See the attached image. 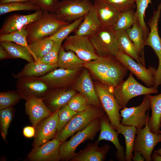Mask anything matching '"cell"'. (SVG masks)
<instances>
[{
	"instance_id": "cell-1",
	"label": "cell",
	"mask_w": 161,
	"mask_h": 161,
	"mask_svg": "<svg viewBox=\"0 0 161 161\" xmlns=\"http://www.w3.org/2000/svg\"><path fill=\"white\" fill-rule=\"evenodd\" d=\"M69 23L58 19L53 13L44 11L39 19L27 26V42L29 44L51 36Z\"/></svg>"
},
{
	"instance_id": "cell-2",
	"label": "cell",
	"mask_w": 161,
	"mask_h": 161,
	"mask_svg": "<svg viewBox=\"0 0 161 161\" xmlns=\"http://www.w3.org/2000/svg\"><path fill=\"white\" fill-rule=\"evenodd\" d=\"M103 108L90 105L86 109L76 114L59 132L57 133L55 138L62 143L66 141L75 133L81 130L93 120L105 115Z\"/></svg>"
},
{
	"instance_id": "cell-3",
	"label": "cell",
	"mask_w": 161,
	"mask_h": 161,
	"mask_svg": "<svg viewBox=\"0 0 161 161\" xmlns=\"http://www.w3.org/2000/svg\"><path fill=\"white\" fill-rule=\"evenodd\" d=\"M100 118L95 119L84 129L72 135L69 140L62 143L60 148V161H69L80 144L87 140H94L100 130Z\"/></svg>"
},
{
	"instance_id": "cell-4",
	"label": "cell",
	"mask_w": 161,
	"mask_h": 161,
	"mask_svg": "<svg viewBox=\"0 0 161 161\" xmlns=\"http://www.w3.org/2000/svg\"><path fill=\"white\" fill-rule=\"evenodd\" d=\"M114 96L118 103L123 108L126 107L129 101L135 97L156 94L157 89L154 87H145L138 83L130 73L128 78L113 88Z\"/></svg>"
},
{
	"instance_id": "cell-5",
	"label": "cell",
	"mask_w": 161,
	"mask_h": 161,
	"mask_svg": "<svg viewBox=\"0 0 161 161\" xmlns=\"http://www.w3.org/2000/svg\"><path fill=\"white\" fill-rule=\"evenodd\" d=\"M95 87L111 125L116 130L120 124L121 117L119 111L122 108L114 96L113 88L100 81L96 83Z\"/></svg>"
},
{
	"instance_id": "cell-6",
	"label": "cell",
	"mask_w": 161,
	"mask_h": 161,
	"mask_svg": "<svg viewBox=\"0 0 161 161\" xmlns=\"http://www.w3.org/2000/svg\"><path fill=\"white\" fill-rule=\"evenodd\" d=\"M93 6L90 0H62L53 13L58 19L69 23L84 16Z\"/></svg>"
},
{
	"instance_id": "cell-7",
	"label": "cell",
	"mask_w": 161,
	"mask_h": 161,
	"mask_svg": "<svg viewBox=\"0 0 161 161\" xmlns=\"http://www.w3.org/2000/svg\"><path fill=\"white\" fill-rule=\"evenodd\" d=\"M89 37L98 56L115 57L119 50L117 40L115 31L111 27L101 26Z\"/></svg>"
},
{
	"instance_id": "cell-8",
	"label": "cell",
	"mask_w": 161,
	"mask_h": 161,
	"mask_svg": "<svg viewBox=\"0 0 161 161\" xmlns=\"http://www.w3.org/2000/svg\"><path fill=\"white\" fill-rule=\"evenodd\" d=\"M149 95V94H148ZM151 109V104L148 95H145L142 103L136 107L123 108L120 111V124L134 126L137 129L144 127L149 119L148 112L147 111Z\"/></svg>"
},
{
	"instance_id": "cell-9",
	"label": "cell",
	"mask_w": 161,
	"mask_h": 161,
	"mask_svg": "<svg viewBox=\"0 0 161 161\" xmlns=\"http://www.w3.org/2000/svg\"><path fill=\"white\" fill-rule=\"evenodd\" d=\"M62 45L66 51L74 52L80 59L88 62L98 58L93 46L87 36L75 34L68 36Z\"/></svg>"
},
{
	"instance_id": "cell-10",
	"label": "cell",
	"mask_w": 161,
	"mask_h": 161,
	"mask_svg": "<svg viewBox=\"0 0 161 161\" xmlns=\"http://www.w3.org/2000/svg\"><path fill=\"white\" fill-rule=\"evenodd\" d=\"M160 142H161V133H153L149 127L147 123L143 128L137 129L133 151L140 152L145 160L151 161L153 149L156 145Z\"/></svg>"
},
{
	"instance_id": "cell-11",
	"label": "cell",
	"mask_w": 161,
	"mask_h": 161,
	"mask_svg": "<svg viewBox=\"0 0 161 161\" xmlns=\"http://www.w3.org/2000/svg\"><path fill=\"white\" fill-rule=\"evenodd\" d=\"M115 58L129 70L131 73L143 82L148 87H153L155 83V67L149 66L148 69L135 61L129 55L118 50Z\"/></svg>"
},
{
	"instance_id": "cell-12",
	"label": "cell",
	"mask_w": 161,
	"mask_h": 161,
	"mask_svg": "<svg viewBox=\"0 0 161 161\" xmlns=\"http://www.w3.org/2000/svg\"><path fill=\"white\" fill-rule=\"evenodd\" d=\"M58 125V110L40 122L35 128L33 147L41 146L55 138Z\"/></svg>"
},
{
	"instance_id": "cell-13",
	"label": "cell",
	"mask_w": 161,
	"mask_h": 161,
	"mask_svg": "<svg viewBox=\"0 0 161 161\" xmlns=\"http://www.w3.org/2000/svg\"><path fill=\"white\" fill-rule=\"evenodd\" d=\"M80 69L70 70L59 68L39 78L47 84L50 89L66 88L76 80Z\"/></svg>"
},
{
	"instance_id": "cell-14",
	"label": "cell",
	"mask_w": 161,
	"mask_h": 161,
	"mask_svg": "<svg viewBox=\"0 0 161 161\" xmlns=\"http://www.w3.org/2000/svg\"><path fill=\"white\" fill-rule=\"evenodd\" d=\"M61 143L59 140L54 138L41 146L33 147L27 158L30 161H59Z\"/></svg>"
},
{
	"instance_id": "cell-15",
	"label": "cell",
	"mask_w": 161,
	"mask_h": 161,
	"mask_svg": "<svg viewBox=\"0 0 161 161\" xmlns=\"http://www.w3.org/2000/svg\"><path fill=\"white\" fill-rule=\"evenodd\" d=\"M17 90L23 99L30 96L43 98L50 90L47 84L39 78L27 77L18 79Z\"/></svg>"
},
{
	"instance_id": "cell-16",
	"label": "cell",
	"mask_w": 161,
	"mask_h": 161,
	"mask_svg": "<svg viewBox=\"0 0 161 161\" xmlns=\"http://www.w3.org/2000/svg\"><path fill=\"white\" fill-rule=\"evenodd\" d=\"M25 100L26 113L35 128L40 122L54 113L47 107L42 98L32 95L28 97Z\"/></svg>"
},
{
	"instance_id": "cell-17",
	"label": "cell",
	"mask_w": 161,
	"mask_h": 161,
	"mask_svg": "<svg viewBox=\"0 0 161 161\" xmlns=\"http://www.w3.org/2000/svg\"><path fill=\"white\" fill-rule=\"evenodd\" d=\"M44 10H39L26 15L15 14L8 16L0 30V35L6 34L20 30L24 27L39 19Z\"/></svg>"
},
{
	"instance_id": "cell-18",
	"label": "cell",
	"mask_w": 161,
	"mask_h": 161,
	"mask_svg": "<svg viewBox=\"0 0 161 161\" xmlns=\"http://www.w3.org/2000/svg\"><path fill=\"white\" fill-rule=\"evenodd\" d=\"M74 88L86 98L90 104L103 108L87 69H84L78 77Z\"/></svg>"
},
{
	"instance_id": "cell-19",
	"label": "cell",
	"mask_w": 161,
	"mask_h": 161,
	"mask_svg": "<svg viewBox=\"0 0 161 161\" xmlns=\"http://www.w3.org/2000/svg\"><path fill=\"white\" fill-rule=\"evenodd\" d=\"M77 91L65 88L50 89L42 98L47 107L54 112L67 104Z\"/></svg>"
},
{
	"instance_id": "cell-20",
	"label": "cell",
	"mask_w": 161,
	"mask_h": 161,
	"mask_svg": "<svg viewBox=\"0 0 161 161\" xmlns=\"http://www.w3.org/2000/svg\"><path fill=\"white\" fill-rule=\"evenodd\" d=\"M97 140L90 143L84 148L75 153L69 161H103L105 160L110 146L106 144L99 147Z\"/></svg>"
},
{
	"instance_id": "cell-21",
	"label": "cell",
	"mask_w": 161,
	"mask_h": 161,
	"mask_svg": "<svg viewBox=\"0 0 161 161\" xmlns=\"http://www.w3.org/2000/svg\"><path fill=\"white\" fill-rule=\"evenodd\" d=\"M100 119V134L97 141L99 142L104 140L112 142L117 149L116 155L117 160L125 161V151L119 142L118 133L112 126L106 114L101 117Z\"/></svg>"
},
{
	"instance_id": "cell-22",
	"label": "cell",
	"mask_w": 161,
	"mask_h": 161,
	"mask_svg": "<svg viewBox=\"0 0 161 161\" xmlns=\"http://www.w3.org/2000/svg\"><path fill=\"white\" fill-rule=\"evenodd\" d=\"M58 67V63L53 64H45L38 61L28 62L24 68L16 74H13L15 78L43 76Z\"/></svg>"
},
{
	"instance_id": "cell-23",
	"label": "cell",
	"mask_w": 161,
	"mask_h": 161,
	"mask_svg": "<svg viewBox=\"0 0 161 161\" xmlns=\"http://www.w3.org/2000/svg\"><path fill=\"white\" fill-rule=\"evenodd\" d=\"M93 4L101 26L112 27L118 19L120 12L102 0H94Z\"/></svg>"
},
{
	"instance_id": "cell-24",
	"label": "cell",
	"mask_w": 161,
	"mask_h": 161,
	"mask_svg": "<svg viewBox=\"0 0 161 161\" xmlns=\"http://www.w3.org/2000/svg\"><path fill=\"white\" fill-rule=\"evenodd\" d=\"M116 58L114 56H99L97 59L86 62L84 67L101 82L110 71Z\"/></svg>"
},
{
	"instance_id": "cell-25",
	"label": "cell",
	"mask_w": 161,
	"mask_h": 161,
	"mask_svg": "<svg viewBox=\"0 0 161 161\" xmlns=\"http://www.w3.org/2000/svg\"><path fill=\"white\" fill-rule=\"evenodd\" d=\"M101 24L93 4L76 30L75 34L81 36H90L101 27Z\"/></svg>"
},
{
	"instance_id": "cell-26",
	"label": "cell",
	"mask_w": 161,
	"mask_h": 161,
	"mask_svg": "<svg viewBox=\"0 0 161 161\" xmlns=\"http://www.w3.org/2000/svg\"><path fill=\"white\" fill-rule=\"evenodd\" d=\"M86 62L79 58L71 51H66L62 45L60 49L58 64L60 68L74 70L84 67Z\"/></svg>"
},
{
	"instance_id": "cell-27",
	"label": "cell",
	"mask_w": 161,
	"mask_h": 161,
	"mask_svg": "<svg viewBox=\"0 0 161 161\" xmlns=\"http://www.w3.org/2000/svg\"><path fill=\"white\" fill-rule=\"evenodd\" d=\"M148 96L152 113L149 117L148 125L153 133L159 134L161 127V93L154 96L149 94Z\"/></svg>"
},
{
	"instance_id": "cell-28",
	"label": "cell",
	"mask_w": 161,
	"mask_h": 161,
	"mask_svg": "<svg viewBox=\"0 0 161 161\" xmlns=\"http://www.w3.org/2000/svg\"><path fill=\"white\" fill-rule=\"evenodd\" d=\"M118 50L129 55L137 63L143 65L140 56L134 45L128 37L125 31H115Z\"/></svg>"
},
{
	"instance_id": "cell-29",
	"label": "cell",
	"mask_w": 161,
	"mask_h": 161,
	"mask_svg": "<svg viewBox=\"0 0 161 161\" xmlns=\"http://www.w3.org/2000/svg\"><path fill=\"white\" fill-rule=\"evenodd\" d=\"M125 31L139 54L142 59L143 65L145 66L144 53L145 40L142 27L137 21L131 27L127 29Z\"/></svg>"
},
{
	"instance_id": "cell-30",
	"label": "cell",
	"mask_w": 161,
	"mask_h": 161,
	"mask_svg": "<svg viewBox=\"0 0 161 161\" xmlns=\"http://www.w3.org/2000/svg\"><path fill=\"white\" fill-rule=\"evenodd\" d=\"M118 134H122L125 140L126 151L125 159L126 161H131L134 146L137 128L130 126H125L120 124L116 129Z\"/></svg>"
},
{
	"instance_id": "cell-31",
	"label": "cell",
	"mask_w": 161,
	"mask_h": 161,
	"mask_svg": "<svg viewBox=\"0 0 161 161\" xmlns=\"http://www.w3.org/2000/svg\"><path fill=\"white\" fill-rule=\"evenodd\" d=\"M0 44L11 58H21L28 62L35 61L31 52L26 47L12 42L2 41Z\"/></svg>"
},
{
	"instance_id": "cell-32",
	"label": "cell",
	"mask_w": 161,
	"mask_h": 161,
	"mask_svg": "<svg viewBox=\"0 0 161 161\" xmlns=\"http://www.w3.org/2000/svg\"><path fill=\"white\" fill-rule=\"evenodd\" d=\"M54 42L48 37L28 44L29 49L35 61H38L49 51Z\"/></svg>"
},
{
	"instance_id": "cell-33",
	"label": "cell",
	"mask_w": 161,
	"mask_h": 161,
	"mask_svg": "<svg viewBox=\"0 0 161 161\" xmlns=\"http://www.w3.org/2000/svg\"><path fill=\"white\" fill-rule=\"evenodd\" d=\"M137 21L133 10H126L120 13L117 21L111 28L114 31H126L131 27Z\"/></svg>"
},
{
	"instance_id": "cell-34",
	"label": "cell",
	"mask_w": 161,
	"mask_h": 161,
	"mask_svg": "<svg viewBox=\"0 0 161 161\" xmlns=\"http://www.w3.org/2000/svg\"><path fill=\"white\" fill-rule=\"evenodd\" d=\"M41 10L30 1L25 2H14L0 4V15L17 11H36Z\"/></svg>"
},
{
	"instance_id": "cell-35",
	"label": "cell",
	"mask_w": 161,
	"mask_h": 161,
	"mask_svg": "<svg viewBox=\"0 0 161 161\" xmlns=\"http://www.w3.org/2000/svg\"><path fill=\"white\" fill-rule=\"evenodd\" d=\"M26 26L24 27L20 30L11 33L0 35V41L13 42L26 47L30 51L27 40V32Z\"/></svg>"
},
{
	"instance_id": "cell-36",
	"label": "cell",
	"mask_w": 161,
	"mask_h": 161,
	"mask_svg": "<svg viewBox=\"0 0 161 161\" xmlns=\"http://www.w3.org/2000/svg\"><path fill=\"white\" fill-rule=\"evenodd\" d=\"M136 10L135 12L137 20L142 27L144 34L145 41L149 32V29L144 21L145 10L149 4H151V0H135Z\"/></svg>"
},
{
	"instance_id": "cell-37",
	"label": "cell",
	"mask_w": 161,
	"mask_h": 161,
	"mask_svg": "<svg viewBox=\"0 0 161 161\" xmlns=\"http://www.w3.org/2000/svg\"><path fill=\"white\" fill-rule=\"evenodd\" d=\"M22 99L23 96L17 90L1 92L0 110L13 107Z\"/></svg>"
},
{
	"instance_id": "cell-38",
	"label": "cell",
	"mask_w": 161,
	"mask_h": 161,
	"mask_svg": "<svg viewBox=\"0 0 161 161\" xmlns=\"http://www.w3.org/2000/svg\"><path fill=\"white\" fill-rule=\"evenodd\" d=\"M84 17L78 19L71 23L63 26L49 38L54 41H64L72 32L75 31L83 20Z\"/></svg>"
},
{
	"instance_id": "cell-39",
	"label": "cell",
	"mask_w": 161,
	"mask_h": 161,
	"mask_svg": "<svg viewBox=\"0 0 161 161\" xmlns=\"http://www.w3.org/2000/svg\"><path fill=\"white\" fill-rule=\"evenodd\" d=\"M13 117V107L0 110V132L2 138L6 141L8 130Z\"/></svg>"
},
{
	"instance_id": "cell-40",
	"label": "cell",
	"mask_w": 161,
	"mask_h": 161,
	"mask_svg": "<svg viewBox=\"0 0 161 161\" xmlns=\"http://www.w3.org/2000/svg\"><path fill=\"white\" fill-rule=\"evenodd\" d=\"M67 105L72 110L78 112L86 109L90 104L86 98L78 92L72 97Z\"/></svg>"
},
{
	"instance_id": "cell-41",
	"label": "cell",
	"mask_w": 161,
	"mask_h": 161,
	"mask_svg": "<svg viewBox=\"0 0 161 161\" xmlns=\"http://www.w3.org/2000/svg\"><path fill=\"white\" fill-rule=\"evenodd\" d=\"M63 41L62 40L54 41L52 47L49 51L38 61L48 64L58 63L59 51Z\"/></svg>"
},
{
	"instance_id": "cell-42",
	"label": "cell",
	"mask_w": 161,
	"mask_h": 161,
	"mask_svg": "<svg viewBox=\"0 0 161 161\" xmlns=\"http://www.w3.org/2000/svg\"><path fill=\"white\" fill-rule=\"evenodd\" d=\"M77 112L71 109L67 104L58 110V133L60 131Z\"/></svg>"
},
{
	"instance_id": "cell-43",
	"label": "cell",
	"mask_w": 161,
	"mask_h": 161,
	"mask_svg": "<svg viewBox=\"0 0 161 161\" xmlns=\"http://www.w3.org/2000/svg\"><path fill=\"white\" fill-rule=\"evenodd\" d=\"M107 2L120 12L136 7L135 0H102Z\"/></svg>"
},
{
	"instance_id": "cell-44",
	"label": "cell",
	"mask_w": 161,
	"mask_h": 161,
	"mask_svg": "<svg viewBox=\"0 0 161 161\" xmlns=\"http://www.w3.org/2000/svg\"><path fill=\"white\" fill-rule=\"evenodd\" d=\"M33 4L38 7L40 9L54 13L58 0H31Z\"/></svg>"
},
{
	"instance_id": "cell-45",
	"label": "cell",
	"mask_w": 161,
	"mask_h": 161,
	"mask_svg": "<svg viewBox=\"0 0 161 161\" xmlns=\"http://www.w3.org/2000/svg\"><path fill=\"white\" fill-rule=\"evenodd\" d=\"M23 133L24 135L27 138L34 137L35 133V128L33 126H27L23 129Z\"/></svg>"
},
{
	"instance_id": "cell-46",
	"label": "cell",
	"mask_w": 161,
	"mask_h": 161,
	"mask_svg": "<svg viewBox=\"0 0 161 161\" xmlns=\"http://www.w3.org/2000/svg\"><path fill=\"white\" fill-rule=\"evenodd\" d=\"M8 58H11L9 54L5 49L0 45V59L2 60Z\"/></svg>"
},
{
	"instance_id": "cell-47",
	"label": "cell",
	"mask_w": 161,
	"mask_h": 161,
	"mask_svg": "<svg viewBox=\"0 0 161 161\" xmlns=\"http://www.w3.org/2000/svg\"><path fill=\"white\" fill-rule=\"evenodd\" d=\"M132 160L134 161H144V159L142 154L137 151H134Z\"/></svg>"
},
{
	"instance_id": "cell-48",
	"label": "cell",
	"mask_w": 161,
	"mask_h": 161,
	"mask_svg": "<svg viewBox=\"0 0 161 161\" xmlns=\"http://www.w3.org/2000/svg\"><path fill=\"white\" fill-rule=\"evenodd\" d=\"M31 0H1L0 4H4L7 3L14 2H25L30 1Z\"/></svg>"
},
{
	"instance_id": "cell-49",
	"label": "cell",
	"mask_w": 161,
	"mask_h": 161,
	"mask_svg": "<svg viewBox=\"0 0 161 161\" xmlns=\"http://www.w3.org/2000/svg\"><path fill=\"white\" fill-rule=\"evenodd\" d=\"M151 160L154 161H161V156L154 153L151 155Z\"/></svg>"
},
{
	"instance_id": "cell-50",
	"label": "cell",
	"mask_w": 161,
	"mask_h": 161,
	"mask_svg": "<svg viewBox=\"0 0 161 161\" xmlns=\"http://www.w3.org/2000/svg\"><path fill=\"white\" fill-rule=\"evenodd\" d=\"M154 152L161 156V148L154 150Z\"/></svg>"
},
{
	"instance_id": "cell-51",
	"label": "cell",
	"mask_w": 161,
	"mask_h": 161,
	"mask_svg": "<svg viewBox=\"0 0 161 161\" xmlns=\"http://www.w3.org/2000/svg\"><path fill=\"white\" fill-rule=\"evenodd\" d=\"M160 125H161V121L160 123ZM160 133H161V130H160Z\"/></svg>"
},
{
	"instance_id": "cell-52",
	"label": "cell",
	"mask_w": 161,
	"mask_h": 161,
	"mask_svg": "<svg viewBox=\"0 0 161 161\" xmlns=\"http://www.w3.org/2000/svg\"><path fill=\"white\" fill-rule=\"evenodd\" d=\"M1 0H0V1H1Z\"/></svg>"
}]
</instances>
